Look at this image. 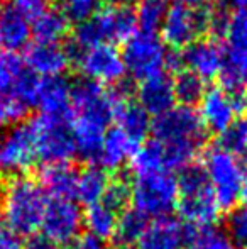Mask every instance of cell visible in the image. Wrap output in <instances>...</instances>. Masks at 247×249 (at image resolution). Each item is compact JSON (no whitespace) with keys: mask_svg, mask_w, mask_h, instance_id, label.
I'll return each mask as SVG.
<instances>
[{"mask_svg":"<svg viewBox=\"0 0 247 249\" xmlns=\"http://www.w3.org/2000/svg\"><path fill=\"white\" fill-rule=\"evenodd\" d=\"M120 95L100 83L82 80L71 90V124L76 156L97 163L100 146L114 122Z\"/></svg>","mask_w":247,"mask_h":249,"instance_id":"obj_1","label":"cell"},{"mask_svg":"<svg viewBox=\"0 0 247 249\" xmlns=\"http://www.w3.org/2000/svg\"><path fill=\"white\" fill-rule=\"evenodd\" d=\"M156 141L163 146L168 171H183L193 164L207 141V129L193 107L175 105L151 124Z\"/></svg>","mask_w":247,"mask_h":249,"instance_id":"obj_2","label":"cell"},{"mask_svg":"<svg viewBox=\"0 0 247 249\" xmlns=\"http://www.w3.org/2000/svg\"><path fill=\"white\" fill-rule=\"evenodd\" d=\"M49 197L39 181L31 177L7 180L0 188V220L17 236H33L41 231Z\"/></svg>","mask_w":247,"mask_h":249,"instance_id":"obj_3","label":"cell"},{"mask_svg":"<svg viewBox=\"0 0 247 249\" xmlns=\"http://www.w3.org/2000/svg\"><path fill=\"white\" fill-rule=\"evenodd\" d=\"M176 210L191 229L215 227L222 217V209L201 166L191 164L178 178Z\"/></svg>","mask_w":247,"mask_h":249,"instance_id":"obj_4","label":"cell"},{"mask_svg":"<svg viewBox=\"0 0 247 249\" xmlns=\"http://www.w3.org/2000/svg\"><path fill=\"white\" fill-rule=\"evenodd\" d=\"M201 170L207 175L222 210H232L244 202L246 166L241 158L220 146H214L205 153Z\"/></svg>","mask_w":247,"mask_h":249,"instance_id":"obj_5","label":"cell"},{"mask_svg":"<svg viewBox=\"0 0 247 249\" xmlns=\"http://www.w3.org/2000/svg\"><path fill=\"white\" fill-rule=\"evenodd\" d=\"M137 20L131 7L110 5L100 9L93 17L78 24L73 36V44L78 51L100 44L125 43L135 34Z\"/></svg>","mask_w":247,"mask_h":249,"instance_id":"obj_6","label":"cell"},{"mask_svg":"<svg viewBox=\"0 0 247 249\" xmlns=\"http://www.w3.org/2000/svg\"><path fill=\"white\" fill-rule=\"evenodd\" d=\"M178 177L171 171L134 175L131 181V203L146 219L168 217L176 210Z\"/></svg>","mask_w":247,"mask_h":249,"instance_id":"obj_7","label":"cell"},{"mask_svg":"<svg viewBox=\"0 0 247 249\" xmlns=\"http://www.w3.org/2000/svg\"><path fill=\"white\" fill-rule=\"evenodd\" d=\"M29 122L33 125L39 161H43L44 164L69 163V160L76 156L69 119L49 117L41 114Z\"/></svg>","mask_w":247,"mask_h":249,"instance_id":"obj_8","label":"cell"},{"mask_svg":"<svg viewBox=\"0 0 247 249\" xmlns=\"http://www.w3.org/2000/svg\"><path fill=\"white\" fill-rule=\"evenodd\" d=\"M37 151L31 122L16 124L0 139V178L27 177L37 163Z\"/></svg>","mask_w":247,"mask_h":249,"instance_id":"obj_9","label":"cell"},{"mask_svg":"<svg viewBox=\"0 0 247 249\" xmlns=\"http://www.w3.org/2000/svg\"><path fill=\"white\" fill-rule=\"evenodd\" d=\"M122 58L125 70L134 78L142 82L149 76L165 73V68L168 66L169 53L161 37H158L154 33L141 31L125 41Z\"/></svg>","mask_w":247,"mask_h":249,"instance_id":"obj_10","label":"cell"},{"mask_svg":"<svg viewBox=\"0 0 247 249\" xmlns=\"http://www.w3.org/2000/svg\"><path fill=\"white\" fill-rule=\"evenodd\" d=\"M198 104V115L205 129L215 134H222L247 108V95L246 92H229L224 87H212L205 90Z\"/></svg>","mask_w":247,"mask_h":249,"instance_id":"obj_11","label":"cell"},{"mask_svg":"<svg viewBox=\"0 0 247 249\" xmlns=\"http://www.w3.org/2000/svg\"><path fill=\"white\" fill-rule=\"evenodd\" d=\"M163 41L171 48H188L208 29V10L198 7L173 5L161 24Z\"/></svg>","mask_w":247,"mask_h":249,"instance_id":"obj_12","label":"cell"},{"mask_svg":"<svg viewBox=\"0 0 247 249\" xmlns=\"http://www.w3.org/2000/svg\"><path fill=\"white\" fill-rule=\"evenodd\" d=\"M83 229V210L75 200H51L41 224V234L54 246H68L80 237Z\"/></svg>","mask_w":247,"mask_h":249,"instance_id":"obj_13","label":"cell"},{"mask_svg":"<svg viewBox=\"0 0 247 249\" xmlns=\"http://www.w3.org/2000/svg\"><path fill=\"white\" fill-rule=\"evenodd\" d=\"M78 68L86 80L103 87L122 82L127 73L122 53L117 51L112 44H100L82 50L78 54Z\"/></svg>","mask_w":247,"mask_h":249,"instance_id":"obj_14","label":"cell"},{"mask_svg":"<svg viewBox=\"0 0 247 249\" xmlns=\"http://www.w3.org/2000/svg\"><path fill=\"white\" fill-rule=\"evenodd\" d=\"M39 82L41 78L29 71L20 56L0 50V90L10 93L31 108L36 107Z\"/></svg>","mask_w":247,"mask_h":249,"instance_id":"obj_15","label":"cell"},{"mask_svg":"<svg viewBox=\"0 0 247 249\" xmlns=\"http://www.w3.org/2000/svg\"><path fill=\"white\" fill-rule=\"evenodd\" d=\"M181 65L188 66V71L198 78L214 80L222 75L225 68V50L215 39H198L185 48Z\"/></svg>","mask_w":247,"mask_h":249,"instance_id":"obj_16","label":"cell"},{"mask_svg":"<svg viewBox=\"0 0 247 249\" xmlns=\"http://www.w3.org/2000/svg\"><path fill=\"white\" fill-rule=\"evenodd\" d=\"M24 63L37 78H56L68 70L71 53L60 43H34L27 48Z\"/></svg>","mask_w":247,"mask_h":249,"instance_id":"obj_17","label":"cell"},{"mask_svg":"<svg viewBox=\"0 0 247 249\" xmlns=\"http://www.w3.org/2000/svg\"><path fill=\"white\" fill-rule=\"evenodd\" d=\"M188 227L175 217H161L148 222L135 249H183Z\"/></svg>","mask_w":247,"mask_h":249,"instance_id":"obj_18","label":"cell"},{"mask_svg":"<svg viewBox=\"0 0 247 249\" xmlns=\"http://www.w3.org/2000/svg\"><path fill=\"white\" fill-rule=\"evenodd\" d=\"M137 104L154 117L171 110L176 104L173 78L166 73H159L142 80L137 90Z\"/></svg>","mask_w":247,"mask_h":249,"instance_id":"obj_19","label":"cell"},{"mask_svg":"<svg viewBox=\"0 0 247 249\" xmlns=\"http://www.w3.org/2000/svg\"><path fill=\"white\" fill-rule=\"evenodd\" d=\"M71 90L73 85L63 76L56 78H43L37 89L36 107L41 114L49 117L69 119L71 114Z\"/></svg>","mask_w":247,"mask_h":249,"instance_id":"obj_20","label":"cell"},{"mask_svg":"<svg viewBox=\"0 0 247 249\" xmlns=\"http://www.w3.org/2000/svg\"><path fill=\"white\" fill-rule=\"evenodd\" d=\"M37 181L51 200H73L76 194L78 170L69 163L44 164Z\"/></svg>","mask_w":247,"mask_h":249,"instance_id":"obj_21","label":"cell"},{"mask_svg":"<svg viewBox=\"0 0 247 249\" xmlns=\"http://www.w3.org/2000/svg\"><path fill=\"white\" fill-rule=\"evenodd\" d=\"M137 148L139 144L135 141H132L127 134H124L120 129L112 127L107 131L105 138H103L95 164L103 168L107 173L109 171H117L125 163L131 161L132 154L135 153Z\"/></svg>","mask_w":247,"mask_h":249,"instance_id":"obj_22","label":"cell"},{"mask_svg":"<svg viewBox=\"0 0 247 249\" xmlns=\"http://www.w3.org/2000/svg\"><path fill=\"white\" fill-rule=\"evenodd\" d=\"M114 122L117 129H120L137 144H142L148 132L151 131V115L137 102L127 100L124 95H120L117 102Z\"/></svg>","mask_w":247,"mask_h":249,"instance_id":"obj_23","label":"cell"},{"mask_svg":"<svg viewBox=\"0 0 247 249\" xmlns=\"http://www.w3.org/2000/svg\"><path fill=\"white\" fill-rule=\"evenodd\" d=\"M31 36V22L20 16L12 5L0 9V50L16 53L27 46Z\"/></svg>","mask_w":247,"mask_h":249,"instance_id":"obj_24","label":"cell"},{"mask_svg":"<svg viewBox=\"0 0 247 249\" xmlns=\"http://www.w3.org/2000/svg\"><path fill=\"white\" fill-rule=\"evenodd\" d=\"M109 183H110L109 173L103 168L97 166V164H90L88 168L78 171L75 198L86 207L102 202Z\"/></svg>","mask_w":247,"mask_h":249,"instance_id":"obj_25","label":"cell"},{"mask_svg":"<svg viewBox=\"0 0 247 249\" xmlns=\"http://www.w3.org/2000/svg\"><path fill=\"white\" fill-rule=\"evenodd\" d=\"M119 215L120 213L110 209L107 203H93L83 210V227L88 231L86 234H92L107 243L115 234Z\"/></svg>","mask_w":247,"mask_h":249,"instance_id":"obj_26","label":"cell"},{"mask_svg":"<svg viewBox=\"0 0 247 249\" xmlns=\"http://www.w3.org/2000/svg\"><path fill=\"white\" fill-rule=\"evenodd\" d=\"M68 20L58 9H48L36 20L31 22V33L36 37V43H60L66 36Z\"/></svg>","mask_w":247,"mask_h":249,"instance_id":"obj_27","label":"cell"},{"mask_svg":"<svg viewBox=\"0 0 247 249\" xmlns=\"http://www.w3.org/2000/svg\"><path fill=\"white\" fill-rule=\"evenodd\" d=\"M149 219H146L142 213L134 209L124 210L117 220V229L114 234V239L117 241V246H135L141 239L142 232L146 231Z\"/></svg>","mask_w":247,"mask_h":249,"instance_id":"obj_28","label":"cell"},{"mask_svg":"<svg viewBox=\"0 0 247 249\" xmlns=\"http://www.w3.org/2000/svg\"><path fill=\"white\" fill-rule=\"evenodd\" d=\"M183 249H237L224 231L217 227L191 229L188 227L186 243Z\"/></svg>","mask_w":247,"mask_h":249,"instance_id":"obj_29","label":"cell"},{"mask_svg":"<svg viewBox=\"0 0 247 249\" xmlns=\"http://www.w3.org/2000/svg\"><path fill=\"white\" fill-rule=\"evenodd\" d=\"M173 87H175L176 100H180L181 105H186V107H191L193 104L200 102L207 90L203 80L198 78L191 71L178 73V76L173 80Z\"/></svg>","mask_w":247,"mask_h":249,"instance_id":"obj_30","label":"cell"},{"mask_svg":"<svg viewBox=\"0 0 247 249\" xmlns=\"http://www.w3.org/2000/svg\"><path fill=\"white\" fill-rule=\"evenodd\" d=\"M166 0H141L137 10H135V20L137 26L144 33H154L159 29L166 16Z\"/></svg>","mask_w":247,"mask_h":249,"instance_id":"obj_31","label":"cell"},{"mask_svg":"<svg viewBox=\"0 0 247 249\" xmlns=\"http://www.w3.org/2000/svg\"><path fill=\"white\" fill-rule=\"evenodd\" d=\"M102 0H60V12L66 20L83 24L102 9Z\"/></svg>","mask_w":247,"mask_h":249,"instance_id":"obj_32","label":"cell"},{"mask_svg":"<svg viewBox=\"0 0 247 249\" xmlns=\"http://www.w3.org/2000/svg\"><path fill=\"white\" fill-rule=\"evenodd\" d=\"M220 148L237 158H247V121L237 119L227 131L220 134Z\"/></svg>","mask_w":247,"mask_h":249,"instance_id":"obj_33","label":"cell"},{"mask_svg":"<svg viewBox=\"0 0 247 249\" xmlns=\"http://www.w3.org/2000/svg\"><path fill=\"white\" fill-rule=\"evenodd\" d=\"M225 234L235 248L247 249V203H241L229 212Z\"/></svg>","mask_w":247,"mask_h":249,"instance_id":"obj_34","label":"cell"},{"mask_svg":"<svg viewBox=\"0 0 247 249\" xmlns=\"http://www.w3.org/2000/svg\"><path fill=\"white\" fill-rule=\"evenodd\" d=\"M102 202L119 213L127 210V205L131 203V181L124 177L110 178V183L107 187Z\"/></svg>","mask_w":247,"mask_h":249,"instance_id":"obj_35","label":"cell"},{"mask_svg":"<svg viewBox=\"0 0 247 249\" xmlns=\"http://www.w3.org/2000/svg\"><path fill=\"white\" fill-rule=\"evenodd\" d=\"M29 108L12 97L10 93L0 90V125L3 124H16L20 119L26 117Z\"/></svg>","mask_w":247,"mask_h":249,"instance_id":"obj_36","label":"cell"},{"mask_svg":"<svg viewBox=\"0 0 247 249\" xmlns=\"http://www.w3.org/2000/svg\"><path fill=\"white\" fill-rule=\"evenodd\" d=\"M10 5L26 17L29 22L36 20L41 14H44L49 9V0H12Z\"/></svg>","mask_w":247,"mask_h":249,"instance_id":"obj_37","label":"cell"},{"mask_svg":"<svg viewBox=\"0 0 247 249\" xmlns=\"http://www.w3.org/2000/svg\"><path fill=\"white\" fill-rule=\"evenodd\" d=\"M0 249H22V239L0 220Z\"/></svg>","mask_w":247,"mask_h":249,"instance_id":"obj_38","label":"cell"},{"mask_svg":"<svg viewBox=\"0 0 247 249\" xmlns=\"http://www.w3.org/2000/svg\"><path fill=\"white\" fill-rule=\"evenodd\" d=\"M73 249H107V243L92 234H80L78 239L73 243Z\"/></svg>","mask_w":247,"mask_h":249,"instance_id":"obj_39","label":"cell"},{"mask_svg":"<svg viewBox=\"0 0 247 249\" xmlns=\"http://www.w3.org/2000/svg\"><path fill=\"white\" fill-rule=\"evenodd\" d=\"M22 249H58V248L46 236L37 232L29 236L26 241H22Z\"/></svg>","mask_w":247,"mask_h":249,"instance_id":"obj_40","label":"cell"},{"mask_svg":"<svg viewBox=\"0 0 247 249\" xmlns=\"http://www.w3.org/2000/svg\"><path fill=\"white\" fill-rule=\"evenodd\" d=\"M175 5H186V7H198L205 2V0H173Z\"/></svg>","mask_w":247,"mask_h":249,"instance_id":"obj_41","label":"cell"},{"mask_svg":"<svg viewBox=\"0 0 247 249\" xmlns=\"http://www.w3.org/2000/svg\"><path fill=\"white\" fill-rule=\"evenodd\" d=\"M110 2H112L114 5H124V7H129L131 3L139 2V0H110Z\"/></svg>","mask_w":247,"mask_h":249,"instance_id":"obj_42","label":"cell"},{"mask_svg":"<svg viewBox=\"0 0 247 249\" xmlns=\"http://www.w3.org/2000/svg\"><path fill=\"white\" fill-rule=\"evenodd\" d=\"M244 2H247V0H229V3H231L232 9H235V7H239L241 3H244Z\"/></svg>","mask_w":247,"mask_h":249,"instance_id":"obj_43","label":"cell"},{"mask_svg":"<svg viewBox=\"0 0 247 249\" xmlns=\"http://www.w3.org/2000/svg\"><path fill=\"white\" fill-rule=\"evenodd\" d=\"M246 166V190H244V200H247V161L244 163Z\"/></svg>","mask_w":247,"mask_h":249,"instance_id":"obj_44","label":"cell"},{"mask_svg":"<svg viewBox=\"0 0 247 249\" xmlns=\"http://www.w3.org/2000/svg\"><path fill=\"white\" fill-rule=\"evenodd\" d=\"M115 249H135V246H117Z\"/></svg>","mask_w":247,"mask_h":249,"instance_id":"obj_45","label":"cell"},{"mask_svg":"<svg viewBox=\"0 0 247 249\" xmlns=\"http://www.w3.org/2000/svg\"><path fill=\"white\" fill-rule=\"evenodd\" d=\"M0 139H2V134H0Z\"/></svg>","mask_w":247,"mask_h":249,"instance_id":"obj_46","label":"cell"}]
</instances>
